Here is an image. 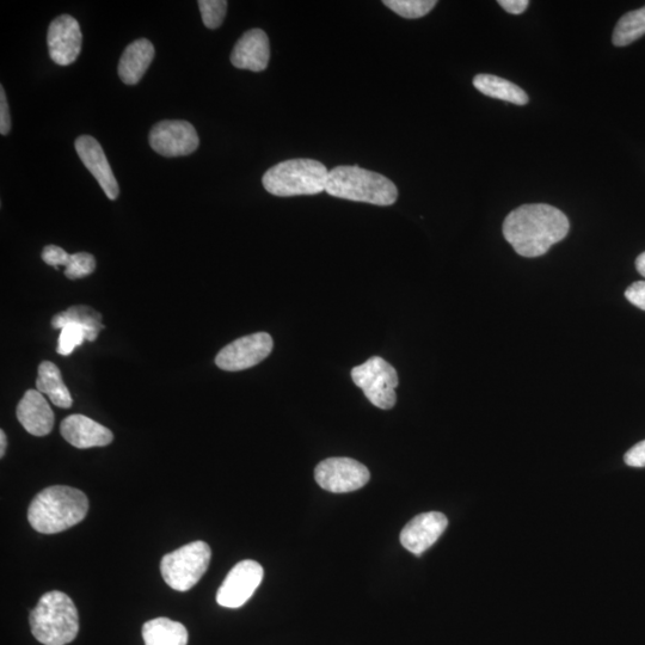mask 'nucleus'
Masks as SVG:
<instances>
[{"label": "nucleus", "instance_id": "obj_4", "mask_svg": "<svg viewBox=\"0 0 645 645\" xmlns=\"http://www.w3.org/2000/svg\"><path fill=\"white\" fill-rule=\"evenodd\" d=\"M30 628L43 645H66L75 641L79 631L75 602L63 592L46 593L30 613Z\"/></svg>", "mask_w": 645, "mask_h": 645}, {"label": "nucleus", "instance_id": "obj_12", "mask_svg": "<svg viewBox=\"0 0 645 645\" xmlns=\"http://www.w3.org/2000/svg\"><path fill=\"white\" fill-rule=\"evenodd\" d=\"M83 35L76 18L61 15L51 23L47 34L49 57L53 63L69 66L82 51Z\"/></svg>", "mask_w": 645, "mask_h": 645}, {"label": "nucleus", "instance_id": "obj_7", "mask_svg": "<svg viewBox=\"0 0 645 645\" xmlns=\"http://www.w3.org/2000/svg\"><path fill=\"white\" fill-rule=\"evenodd\" d=\"M352 378L356 386L364 391L373 405L383 410L395 407L398 374L389 362L379 356L368 359L364 365L353 368Z\"/></svg>", "mask_w": 645, "mask_h": 645}, {"label": "nucleus", "instance_id": "obj_16", "mask_svg": "<svg viewBox=\"0 0 645 645\" xmlns=\"http://www.w3.org/2000/svg\"><path fill=\"white\" fill-rule=\"evenodd\" d=\"M270 59V45L266 33L251 29L236 43L231 54V63L239 70L262 72Z\"/></svg>", "mask_w": 645, "mask_h": 645}, {"label": "nucleus", "instance_id": "obj_26", "mask_svg": "<svg viewBox=\"0 0 645 645\" xmlns=\"http://www.w3.org/2000/svg\"><path fill=\"white\" fill-rule=\"evenodd\" d=\"M95 257L88 253H77L70 256L65 267V276L70 280L83 279L95 272Z\"/></svg>", "mask_w": 645, "mask_h": 645}, {"label": "nucleus", "instance_id": "obj_22", "mask_svg": "<svg viewBox=\"0 0 645 645\" xmlns=\"http://www.w3.org/2000/svg\"><path fill=\"white\" fill-rule=\"evenodd\" d=\"M77 323L88 330L89 342H94L104 328L102 316L89 306H72L69 310L58 313L52 319L54 329H63L66 324Z\"/></svg>", "mask_w": 645, "mask_h": 645}, {"label": "nucleus", "instance_id": "obj_21", "mask_svg": "<svg viewBox=\"0 0 645 645\" xmlns=\"http://www.w3.org/2000/svg\"><path fill=\"white\" fill-rule=\"evenodd\" d=\"M473 86L481 94L496 98V100L506 101L516 104V106H526L528 96L520 86L494 75H477L473 78Z\"/></svg>", "mask_w": 645, "mask_h": 645}, {"label": "nucleus", "instance_id": "obj_8", "mask_svg": "<svg viewBox=\"0 0 645 645\" xmlns=\"http://www.w3.org/2000/svg\"><path fill=\"white\" fill-rule=\"evenodd\" d=\"M319 487L330 493L344 494L364 488L371 473L364 464L350 458H329L315 470Z\"/></svg>", "mask_w": 645, "mask_h": 645}, {"label": "nucleus", "instance_id": "obj_29", "mask_svg": "<svg viewBox=\"0 0 645 645\" xmlns=\"http://www.w3.org/2000/svg\"><path fill=\"white\" fill-rule=\"evenodd\" d=\"M624 462L631 468H645V440L638 442L626 452Z\"/></svg>", "mask_w": 645, "mask_h": 645}, {"label": "nucleus", "instance_id": "obj_9", "mask_svg": "<svg viewBox=\"0 0 645 645\" xmlns=\"http://www.w3.org/2000/svg\"><path fill=\"white\" fill-rule=\"evenodd\" d=\"M273 347L272 336L267 333L244 336L221 349L215 364L229 372L248 370L267 359Z\"/></svg>", "mask_w": 645, "mask_h": 645}, {"label": "nucleus", "instance_id": "obj_33", "mask_svg": "<svg viewBox=\"0 0 645 645\" xmlns=\"http://www.w3.org/2000/svg\"><path fill=\"white\" fill-rule=\"evenodd\" d=\"M636 269L645 278V251L643 254L637 257L636 260Z\"/></svg>", "mask_w": 645, "mask_h": 645}, {"label": "nucleus", "instance_id": "obj_13", "mask_svg": "<svg viewBox=\"0 0 645 645\" xmlns=\"http://www.w3.org/2000/svg\"><path fill=\"white\" fill-rule=\"evenodd\" d=\"M448 520L439 512L423 513L408 522L401 533V543L405 549L421 556L436 543L446 531Z\"/></svg>", "mask_w": 645, "mask_h": 645}, {"label": "nucleus", "instance_id": "obj_32", "mask_svg": "<svg viewBox=\"0 0 645 645\" xmlns=\"http://www.w3.org/2000/svg\"><path fill=\"white\" fill-rule=\"evenodd\" d=\"M499 5L505 9L509 14L520 15L524 14L530 2L528 0H499Z\"/></svg>", "mask_w": 645, "mask_h": 645}, {"label": "nucleus", "instance_id": "obj_1", "mask_svg": "<svg viewBox=\"0 0 645 645\" xmlns=\"http://www.w3.org/2000/svg\"><path fill=\"white\" fill-rule=\"evenodd\" d=\"M570 229L567 215L545 204L524 205L507 215L503 236L520 256H543L563 241Z\"/></svg>", "mask_w": 645, "mask_h": 645}, {"label": "nucleus", "instance_id": "obj_25", "mask_svg": "<svg viewBox=\"0 0 645 645\" xmlns=\"http://www.w3.org/2000/svg\"><path fill=\"white\" fill-rule=\"evenodd\" d=\"M84 341H89V334L83 325L66 324L59 336L58 353L64 356L71 355L77 347L82 346Z\"/></svg>", "mask_w": 645, "mask_h": 645}, {"label": "nucleus", "instance_id": "obj_14", "mask_svg": "<svg viewBox=\"0 0 645 645\" xmlns=\"http://www.w3.org/2000/svg\"><path fill=\"white\" fill-rule=\"evenodd\" d=\"M76 151L79 158L100 184L109 200H116L120 194L118 181L113 174L106 153L95 138L82 135L76 140Z\"/></svg>", "mask_w": 645, "mask_h": 645}, {"label": "nucleus", "instance_id": "obj_5", "mask_svg": "<svg viewBox=\"0 0 645 645\" xmlns=\"http://www.w3.org/2000/svg\"><path fill=\"white\" fill-rule=\"evenodd\" d=\"M329 170L315 159H291L274 165L262 177L268 193L290 198V196L316 195L324 192Z\"/></svg>", "mask_w": 645, "mask_h": 645}, {"label": "nucleus", "instance_id": "obj_11", "mask_svg": "<svg viewBox=\"0 0 645 645\" xmlns=\"http://www.w3.org/2000/svg\"><path fill=\"white\" fill-rule=\"evenodd\" d=\"M262 565L251 559L239 562L232 568L220 586L217 602L226 608H239L253 597L263 580Z\"/></svg>", "mask_w": 645, "mask_h": 645}, {"label": "nucleus", "instance_id": "obj_24", "mask_svg": "<svg viewBox=\"0 0 645 645\" xmlns=\"http://www.w3.org/2000/svg\"><path fill=\"white\" fill-rule=\"evenodd\" d=\"M384 4L397 15L415 20L428 15L438 3L435 0H385Z\"/></svg>", "mask_w": 645, "mask_h": 645}, {"label": "nucleus", "instance_id": "obj_15", "mask_svg": "<svg viewBox=\"0 0 645 645\" xmlns=\"http://www.w3.org/2000/svg\"><path fill=\"white\" fill-rule=\"evenodd\" d=\"M60 433L73 447H104L112 444L114 435L107 427L100 425L90 417L71 415L61 422Z\"/></svg>", "mask_w": 645, "mask_h": 645}, {"label": "nucleus", "instance_id": "obj_28", "mask_svg": "<svg viewBox=\"0 0 645 645\" xmlns=\"http://www.w3.org/2000/svg\"><path fill=\"white\" fill-rule=\"evenodd\" d=\"M70 254H67L63 248L57 247V245H48L42 251V260L48 264V266L55 267H66L67 262L70 260Z\"/></svg>", "mask_w": 645, "mask_h": 645}, {"label": "nucleus", "instance_id": "obj_23", "mask_svg": "<svg viewBox=\"0 0 645 645\" xmlns=\"http://www.w3.org/2000/svg\"><path fill=\"white\" fill-rule=\"evenodd\" d=\"M645 35V6L628 12L617 23L613 30L612 42L614 46L625 47L641 39Z\"/></svg>", "mask_w": 645, "mask_h": 645}, {"label": "nucleus", "instance_id": "obj_10", "mask_svg": "<svg viewBox=\"0 0 645 645\" xmlns=\"http://www.w3.org/2000/svg\"><path fill=\"white\" fill-rule=\"evenodd\" d=\"M149 139L153 151L168 158L192 155L200 144L195 127L183 120L158 122L151 129Z\"/></svg>", "mask_w": 645, "mask_h": 645}, {"label": "nucleus", "instance_id": "obj_30", "mask_svg": "<svg viewBox=\"0 0 645 645\" xmlns=\"http://www.w3.org/2000/svg\"><path fill=\"white\" fill-rule=\"evenodd\" d=\"M625 298L630 301L632 305L645 311V281H637L632 284L625 292Z\"/></svg>", "mask_w": 645, "mask_h": 645}, {"label": "nucleus", "instance_id": "obj_3", "mask_svg": "<svg viewBox=\"0 0 645 645\" xmlns=\"http://www.w3.org/2000/svg\"><path fill=\"white\" fill-rule=\"evenodd\" d=\"M325 192L334 198L377 206H391L398 199L396 184L389 178L359 167L329 171Z\"/></svg>", "mask_w": 645, "mask_h": 645}, {"label": "nucleus", "instance_id": "obj_34", "mask_svg": "<svg viewBox=\"0 0 645 645\" xmlns=\"http://www.w3.org/2000/svg\"><path fill=\"white\" fill-rule=\"evenodd\" d=\"M6 446H8V441H6V435L4 430H0V457H4Z\"/></svg>", "mask_w": 645, "mask_h": 645}, {"label": "nucleus", "instance_id": "obj_27", "mask_svg": "<svg viewBox=\"0 0 645 645\" xmlns=\"http://www.w3.org/2000/svg\"><path fill=\"white\" fill-rule=\"evenodd\" d=\"M198 4L202 21L207 28L217 29L223 24L227 10L225 0H200Z\"/></svg>", "mask_w": 645, "mask_h": 645}, {"label": "nucleus", "instance_id": "obj_17", "mask_svg": "<svg viewBox=\"0 0 645 645\" xmlns=\"http://www.w3.org/2000/svg\"><path fill=\"white\" fill-rule=\"evenodd\" d=\"M17 419L34 436H46L54 427V413L38 390H28L17 407Z\"/></svg>", "mask_w": 645, "mask_h": 645}, {"label": "nucleus", "instance_id": "obj_6", "mask_svg": "<svg viewBox=\"0 0 645 645\" xmlns=\"http://www.w3.org/2000/svg\"><path fill=\"white\" fill-rule=\"evenodd\" d=\"M212 551L205 542H194L165 555L161 573L167 585L177 592H188L205 575Z\"/></svg>", "mask_w": 645, "mask_h": 645}, {"label": "nucleus", "instance_id": "obj_2", "mask_svg": "<svg viewBox=\"0 0 645 645\" xmlns=\"http://www.w3.org/2000/svg\"><path fill=\"white\" fill-rule=\"evenodd\" d=\"M89 500L83 491L54 485L35 496L28 509L29 524L42 534H57L85 519Z\"/></svg>", "mask_w": 645, "mask_h": 645}, {"label": "nucleus", "instance_id": "obj_18", "mask_svg": "<svg viewBox=\"0 0 645 645\" xmlns=\"http://www.w3.org/2000/svg\"><path fill=\"white\" fill-rule=\"evenodd\" d=\"M155 58V47L146 39L129 43L119 63V77L127 85L141 81Z\"/></svg>", "mask_w": 645, "mask_h": 645}, {"label": "nucleus", "instance_id": "obj_20", "mask_svg": "<svg viewBox=\"0 0 645 645\" xmlns=\"http://www.w3.org/2000/svg\"><path fill=\"white\" fill-rule=\"evenodd\" d=\"M145 645H187L186 626L169 618L149 620L143 626Z\"/></svg>", "mask_w": 645, "mask_h": 645}, {"label": "nucleus", "instance_id": "obj_31", "mask_svg": "<svg viewBox=\"0 0 645 645\" xmlns=\"http://www.w3.org/2000/svg\"><path fill=\"white\" fill-rule=\"evenodd\" d=\"M11 129V118L9 112V104L6 101L5 90L0 86V133L6 135Z\"/></svg>", "mask_w": 645, "mask_h": 645}, {"label": "nucleus", "instance_id": "obj_19", "mask_svg": "<svg viewBox=\"0 0 645 645\" xmlns=\"http://www.w3.org/2000/svg\"><path fill=\"white\" fill-rule=\"evenodd\" d=\"M36 390L40 391L42 395H47L51 402L59 408L69 409L72 407L71 393L64 383L58 366L51 361H43L39 366Z\"/></svg>", "mask_w": 645, "mask_h": 645}]
</instances>
